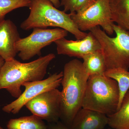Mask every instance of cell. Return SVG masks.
<instances>
[{
	"mask_svg": "<svg viewBox=\"0 0 129 129\" xmlns=\"http://www.w3.org/2000/svg\"><path fill=\"white\" fill-rule=\"evenodd\" d=\"M63 74L60 119L70 127L76 113L82 108L89 76L83 62L76 59L65 64Z\"/></svg>",
	"mask_w": 129,
	"mask_h": 129,
	"instance_id": "obj_1",
	"label": "cell"
},
{
	"mask_svg": "<svg viewBox=\"0 0 129 129\" xmlns=\"http://www.w3.org/2000/svg\"><path fill=\"white\" fill-rule=\"evenodd\" d=\"M55 57L50 53L29 62H21L15 58L5 61L0 73V90L5 89L18 98L23 84L44 79L48 66Z\"/></svg>",
	"mask_w": 129,
	"mask_h": 129,
	"instance_id": "obj_2",
	"label": "cell"
},
{
	"mask_svg": "<svg viewBox=\"0 0 129 129\" xmlns=\"http://www.w3.org/2000/svg\"><path fill=\"white\" fill-rule=\"evenodd\" d=\"M29 8V15L20 25L23 30L57 27L71 33L77 40L84 39L88 34L77 28L71 19L70 13L58 10L49 0H30Z\"/></svg>",
	"mask_w": 129,
	"mask_h": 129,
	"instance_id": "obj_3",
	"label": "cell"
},
{
	"mask_svg": "<svg viewBox=\"0 0 129 129\" xmlns=\"http://www.w3.org/2000/svg\"><path fill=\"white\" fill-rule=\"evenodd\" d=\"M119 98L116 81L104 74L91 75L87 81L82 108L108 116L117 110Z\"/></svg>",
	"mask_w": 129,
	"mask_h": 129,
	"instance_id": "obj_4",
	"label": "cell"
},
{
	"mask_svg": "<svg viewBox=\"0 0 129 129\" xmlns=\"http://www.w3.org/2000/svg\"><path fill=\"white\" fill-rule=\"evenodd\" d=\"M114 37H109L100 26L91 29L90 32L99 41L104 55L106 70L129 68V31L114 24Z\"/></svg>",
	"mask_w": 129,
	"mask_h": 129,
	"instance_id": "obj_5",
	"label": "cell"
},
{
	"mask_svg": "<svg viewBox=\"0 0 129 129\" xmlns=\"http://www.w3.org/2000/svg\"><path fill=\"white\" fill-rule=\"evenodd\" d=\"M68 32L60 28L46 29L36 28L28 36L20 38L15 44L19 57L27 61L35 56H41L42 48L60 39L65 38Z\"/></svg>",
	"mask_w": 129,
	"mask_h": 129,
	"instance_id": "obj_6",
	"label": "cell"
},
{
	"mask_svg": "<svg viewBox=\"0 0 129 129\" xmlns=\"http://www.w3.org/2000/svg\"><path fill=\"white\" fill-rule=\"evenodd\" d=\"M70 14L72 21L82 32L99 26L109 35L114 32L109 0H97L84 10Z\"/></svg>",
	"mask_w": 129,
	"mask_h": 129,
	"instance_id": "obj_7",
	"label": "cell"
},
{
	"mask_svg": "<svg viewBox=\"0 0 129 129\" xmlns=\"http://www.w3.org/2000/svg\"><path fill=\"white\" fill-rule=\"evenodd\" d=\"M61 91L57 88L40 94L25 106L32 115L48 123H56L61 116Z\"/></svg>",
	"mask_w": 129,
	"mask_h": 129,
	"instance_id": "obj_8",
	"label": "cell"
},
{
	"mask_svg": "<svg viewBox=\"0 0 129 129\" xmlns=\"http://www.w3.org/2000/svg\"><path fill=\"white\" fill-rule=\"evenodd\" d=\"M63 75V72L55 73L45 79L24 83L22 85L25 88L24 91L14 101L4 106L2 111L8 113H18L31 99L43 92L59 87Z\"/></svg>",
	"mask_w": 129,
	"mask_h": 129,
	"instance_id": "obj_9",
	"label": "cell"
},
{
	"mask_svg": "<svg viewBox=\"0 0 129 129\" xmlns=\"http://www.w3.org/2000/svg\"><path fill=\"white\" fill-rule=\"evenodd\" d=\"M54 43L56 46L57 52L58 55L78 58H82L89 53L102 50L99 41L90 32L82 39L73 41L63 38Z\"/></svg>",
	"mask_w": 129,
	"mask_h": 129,
	"instance_id": "obj_10",
	"label": "cell"
},
{
	"mask_svg": "<svg viewBox=\"0 0 129 129\" xmlns=\"http://www.w3.org/2000/svg\"><path fill=\"white\" fill-rule=\"evenodd\" d=\"M21 38L16 24L10 19L0 22V56L5 61L15 58V44Z\"/></svg>",
	"mask_w": 129,
	"mask_h": 129,
	"instance_id": "obj_11",
	"label": "cell"
},
{
	"mask_svg": "<svg viewBox=\"0 0 129 129\" xmlns=\"http://www.w3.org/2000/svg\"><path fill=\"white\" fill-rule=\"evenodd\" d=\"M108 123L107 115L82 108L76 113L70 129H103Z\"/></svg>",
	"mask_w": 129,
	"mask_h": 129,
	"instance_id": "obj_12",
	"label": "cell"
},
{
	"mask_svg": "<svg viewBox=\"0 0 129 129\" xmlns=\"http://www.w3.org/2000/svg\"><path fill=\"white\" fill-rule=\"evenodd\" d=\"M113 22L129 31V0H109Z\"/></svg>",
	"mask_w": 129,
	"mask_h": 129,
	"instance_id": "obj_13",
	"label": "cell"
},
{
	"mask_svg": "<svg viewBox=\"0 0 129 129\" xmlns=\"http://www.w3.org/2000/svg\"><path fill=\"white\" fill-rule=\"evenodd\" d=\"M108 125L114 129H129V90L124 96L119 108L108 115Z\"/></svg>",
	"mask_w": 129,
	"mask_h": 129,
	"instance_id": "obj_14",
	"label": "cell"
},
{
	"mask_svg": "<svg viewBox=\"0 0 129 129\" xmlns=\"http://www.w3.org/2000/svg\"><path fill=\"white\" fill-rule=\"evenodd\" d=\"M83 64L89 76L104 75L106 71L105 59L102 50L96 51L83 57Z\"/></svg>",
	"mask_w": 129,
	"mask_h": 129,
	"instance_id": "obj_15",
	"label": "cell"
},
{
	"mask_svg": "<svg viewBox=\"0 0 129 129\" xmlns=\"http://www.w3.org/2000/svg\"><path fill=\"white\" fill-rule=\"evenodd\" d=\"M8 129H48L43 120L32 115L11 119L8 122Z\"/></svg>",
	"mask_w": 129,
	"mask_h": 129,
	"instance_id": "obj_16",
	"label": "cell"
},
{
	"mask_svg": "<svg viewBox=\"0 0 129 129\" xmlns=\"http://www.w3.org/2000/svg\"><path fill=\"white\" fill-rule=\"evenodd\" d=\"M104 74L117 83L119 95L118 110L120 107L124 96L129 90V72L122 69L115 68L107 70Z\"/></svg>",
	"mask_w": 129,
	"mask_h": 129,
	"instance_id": "obj_17",
	"label": "cell"
},
{
	"mask_svg": "<svg viewBox=\"0 0 129 129\" xmlns=\"http://www.w3.org/2000/svg\"><path fill=\"white\" fill-rule=\"evenodd\" d=\"M97 0H60V6L64 12L75 13L86 9Z\"/></svg>",
	"mask_w": 129,
	"mask_h": 129,
	"instance_id": "obj_18",
	"label": "cell"
},
{
	"mask_svg": "<svg viewBox=\"0 0 129 129\" xmlns=\"http://www.w3.org/2000/svg\"><path fill=\"white\" fill-rule=\"evenodd\" d=\"M30 0H0V22L5 20L6 15L15 9L29 7Z\"/></svg>",
	"mask_w": 129,
	"mask_h": 129,
	"instance_id": "obj_19",
	"label": "cell"
},
{
	"mask_svg": "<svg viewBox=\"0 0 129 129\" xmlns=\"http://www.w3.org/2000/svg\"><path fill=\"white\" fill-rule=\"evenodd\" d=\"M47 125L48 129H70L69 127L59 121L56 123H48Z\"/></svg>",
	"mask_w": 129,
	"mask_h": 129,
	"instance_id": "obj_20",
	"label": "cell"
},
{
	"mask_svg": "<svg viewBox=\"0 0 129 129\" xmlns=\"http://www.w3.org/2000/svg\"><path fill=\"white\" fill-rule=\"evenodd\" d=\"M57 8H59L60 7V0H49Z\"/></svg>",
	"mask_w": 129,
	"mask_h": 129,
	"instance_id": "obj_21",
	"label": "cell"
},
{
	"mask_svg": "<svg viewBox=\"0 0 129 129\" xmlns=\"http://www.w3.org/2000/svg\"><path fill=\"white\" fill-rule=\"evenodd\" d=\"M5 61L2 57L0 56V73L3 64L5 63Z\"/></svg>",
	"mask_w": 129,
	"mask_h": 129,
	"instance_id": "obj_22",
	"label": "cell"
},
{
	"mask_svg": "<svg viewBox=\"0 0 129 129\" xmlns=\"http://www.w3.org/2000/svg\"><path fill=\"white\" fill-rule=\"evenodd\" d=\"M0 129H4L3 128H2V127H1V126L0 125Z\"/></svg>",
	"mask_w": 129,
	"mask_h": 129,
	"instance_id": "obj_23",
	"label": "cell"
},
{
	"mask_svg": "<svg viewBox=\"0 0 129 129\" xmlns=\"http://www.w3.org/2000/svg\"><path fill=\"white\" fill-rule=\"evenodd\" d=\"M113 129V128H108V129Z\"/></svg>",
	"mask_w": 129,
	"mask_h": 129,
	"instance_id": "obj_24",
	"label": "cell"
}]
</instances>
